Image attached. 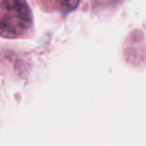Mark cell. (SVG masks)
Returning <instances> with one entry per match:
<instances>
[{
	"instance_id": "2",
	"label": "cell",
	"mask_w": 146,
	"mask_h": 146,
	"mask_svg": "<svg viewBox=\"0 0 146 146\" xmlns=\"http://www.w3.org/2000/svg\"><path fill=\"white\" fill-rule=\"evenodd\" d=\"M44 5H48L50 9H58L63 13L73 11L79 4L80 0H41Z\"/></svg>"
},
{
	"instance_id": "1",
	"label": "cell",
	"mask_w": 146,
	"mask_h": 146,
	"mask_svg": "<svg viewBox=\"0 0 146 146\" xmlns=\"http://www.w3.org/2000/svg\"><path fill=\"white\" fill-rule=\"evenodd\" d=\"M32 13L25 0L0 2V36L16 39L27 34L32 27Z\"/></svg>"
}]
</instances>
